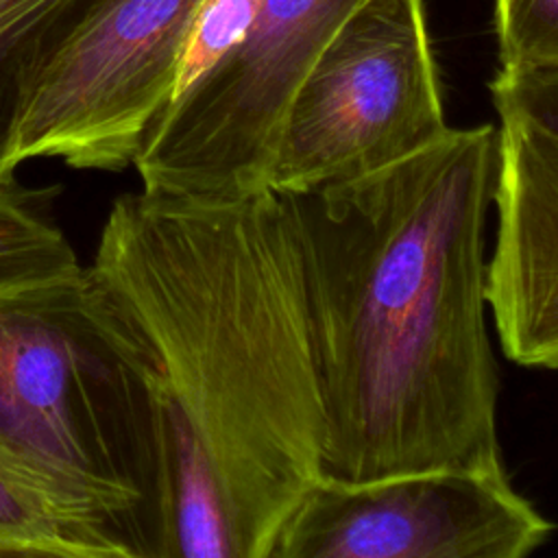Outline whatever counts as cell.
<instances>
[{
	"label": "cell",
	"mask_w": 558,
	"mask_h": 558,
	"mask_svg": "<svg viewBox=\"0 0 558 558\" xmlns=\"http://www.w3.org/2000/svg\"><path fill=\"white\" fill-rule=\"evenodd\" d=\"M144 340L163 427V558H270L323 477L296 238L266 187L118 196L94 264Z\"/></svg>",
	"instance_id": "6da1fadb"
},
{
	"label": "cell",
	"mask_w": 558,
	"mask_h": 558,
	"mask_svg": "<svg viewBox=\"0 0 558 558\" xmlns=\"http://www.w3.org/2000/svg\"><path fill=\"white\" fill-rule=\"evenodd\" d=\"M497 168L495 124L449 126L381 170L279 192L318 364L323 477L506 471L488 329Z\"/></svg>",
	"instance_id": "7a4b0ae2"
},
{
	"label": "cell",
	"mask_w": 558,
	"mask_h": 558,
	"mask_svg": "<svg viewBox=\"0 0 558 558\" xmlns=\"http://www.w3.org/2000/svg\"><path fill=\"white\" fill-rule=\"evenodd\" d=\"M0 469L85 558H161L157 379L89 266L0 292Z\"/></svg>",
	"instance_id": "3957f363"
},
{
	"label": "cell",
	"mask_w": 558,
	"mask_h": 558,
	"mask_svg": "<svg viewBox=\"0 0 558 558\" xmlns=\"http://www.w3.org/2000/svg\"><path fill=\"white\" fill-rule=\"evenodd\" d=\"M447 129L423 0H362L296 87L268 187L301 192L355 179Z\"/></svg>",
	"instance_id": "277c9868"
},
{
	"label": "cell",
	"mask_w": 558,
	"mask_h": 558,
	"mask_svg": "<svg viewBox=\"0 0 558 558\" xmlns=\"http://www.w3.org/2000/svg\"><path fill=\"white\" fill-rule=\"evenodd\" d=\"M360 2L262 0L244 35L155 118L133 161L142 190H266L290 100Z\"/></svg>",
	"instance_id": "5b68a950"
},
{
	"label": "cell",
	"mask_w": 558,
	"mask_h": 558,
	"mask_svg": "<svg viewBox=\"0 0 558 558\" xmlns=\"http://www.w3.org/2000/svg\"><path fill=\"white\" fill-rule=\"evenodd\" d=\"M205 0H105L39 74L15 161L52 157L78 170L131 168L174 94Z\"/></svg>",
	"instance_id": "8992f818"
},
{
	"label": "cell",
	"mask_w": 558,
	"mask_h": 558,
	"mask_svg": "<svg viewBox=\"0 0 558 558\" xmlns=\"http://www.w3.org/2000/svg\"><path fill=\"white\" fill-rule=\"evenodd\" d=\"M551 530L506 471L320 477L283 523L270 558H523Z\"/></svg>",
	"instance_id": "52a82bcc"
},
{
	"label": "cell",
	"mask_w": 558,
	"mask_h": 558,
	"mask_svg": "<svg viewBox=\"0 0 558 558\" xmlns=\"http://www.w3.org/2000/svg\"><path fill=\"white\" fill-rule=\"evenodd\" d=\"M488 305L504 355L558 371V63L499 68Z\"/></svg>",
	"instance_id": "ba28073f"
},
{
	"label": "cell",
	"mask_w": 558,
	"mask_h": 558,
	"mask_svg": "<svg viewBox=\"0 0 558 558\" xmlns=\"http://www.w3.org/2000/svg\"><path fill=\"white\" fill-rule=\"evenodd\" d=\"M102 2L0 0V183L17 170V135L39 74Z\"/></svg>",
	"instance_id": "9c48e42d"
},
{
	"label": "cell",
	"mask_w": 558,
	"mask_h": 558,
	"mask_svg": "<svg viewBox=\"0 0 558 558\" xmlns=\"http://www.w3.org/2000/svg\"><path fill=\"white\" fill-rule=\"evenodd\" d=\"M52 194L20 183L15 174L0 183V292L81 268L52 216Z\"/></svg>",
	"instance_id": "30bf717a"
},
{
	"label": "cell",
	"mask_w": 558,
	"mask_h": 558,
	"mask_svg": "<svg viewBox=\"0 0 558 558\" xmlns=\"http://www.w3.org/2000/svg\"><path fill=\"white\" fill-rule=\"evenodd\" d=\"M0 556L85 558L50 508L0 469Z\"/></svg>",
	"instance_id": "8fae6325"
},
{
	"label": "cell",
	"mask_w": 558,
	"mask_h": 558,
	"mask_svg": "<svg viewBox=\"0 0 558 558\" xmlns=\"http://www.w3.org/2000/svg\"><path fill=\"white\" fill-rule=\"evenodd\" d=\"M499 68L558 63V0H495Z\"/></svg>",
	"instance_id": "7c38bea8"
}]
</instances>
